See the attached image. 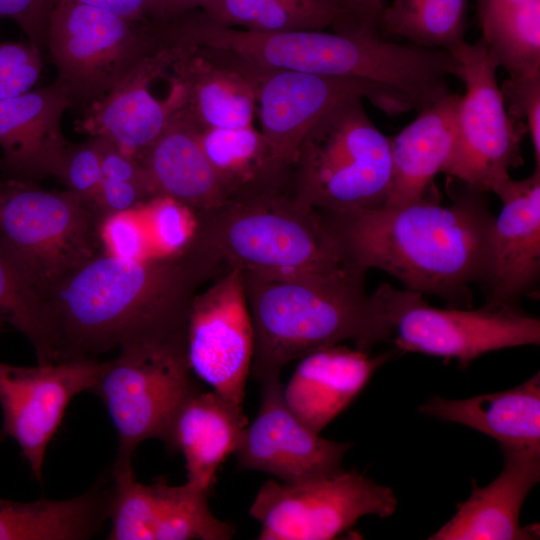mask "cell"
Masks as SVG:
<instances>
[{
    "label": "cell",
    "mask_w": 540,
    "mask_h": 540,
    "mask_svg": "<svg viewBox=\"0 0 540 540\" xmlns=\"http://www.w3.org/2000/svg\"><path fill=\"white\" fill-rule=\"evenodd\" d=\"M261 385L259 410L234 453L238 467L269 473L287 484L342 471L352 444L322 438L302 423L284 402L279 378Z\"/></svg>",
    "instance_id": "obj_17"
},
{
    "label": "cell",
    "mask_w": 540,
    "mask_h": 540,
    "mask_svg": "<svg viewBox=\"0 0 540 540\" xmlns=\"http://www.w3.org/2000/svg\"><path fill=\"white\" fill-rule=\"evenodd\" d=\"M509 115L529 133L536 167H540V72L509 77L500 87Z\"/></svg>",
    "instance_id": "obj_36"
},
{
    "label": "cell",
    "mask_w": 540,
    "mask_h": 540,
    "mask_svg": "<svg viewBox=\"0 0 540 540\" xmlns=\"http://www.w3.org/2000/svg\"><path fill=\"white\" fill-rule=\"evenodd\" d=\"M387 0H334L349 17L352 24L373 35L379 36V22Z\"/></svg>",
    "instance_id": "obj_38"
},
{
    "label": "cell",
    "mask_w": 540,
    "mask_h": 540,
    "mask_svg": "<svg viewBox=\"0 0 540 540\" xmlns=\"http://www.w3.org/2000/svg\"><path fill=\"white\" fill-rule=\"evenodd\" d=\"M482 194L467 187L448 205L423 197L399 207L323 214L356 267L380 269L407 290L469 307V286L484 283L490 264L494 217Z\"/></svg>",
    "instance_id": "obj_2"
},
{
    "label": "cell",
    "mask_w": 540,
    "mask_h": 540,
    "mask_svg": "<svg viewBox=\"0 0 540 540\" xmlns=\"http://www.w3.org/2000/svg\"><path fill=\"white\" fill-rule=\"evenodd\" d=\"M359 96L328 110L302 140L292 167V193L326 214L385 206L392 181L390 138Z\"/></svg>",
    "instance_id": "obj_6"
},
{
    "label": "cell",
    "mask_w": 540,
    "mask_h": 540,
    "mask_svg": "<svg viewBox=\"0 0 540 540\" xmlns=\"http://www.w3.org/2000/svg\"><path fill=\"white\" fill-rule=\"evenodd\" d=\"M201 11L220 26L261 33L357 30L334 0H211Z\"/></svg>",
    "instance_id": "obj_30"
},
{
    "label": "cell",
    "mask_w": 540,
    "mask_h": 540,
    "mask_svg": "<svg viewBox=\"0 0 540 540\" xmlns=\"http://www.w3.org/2000/svg\"><path fill=\"white\" fill-rule=\"evenodd\" d=\"M102 214L66 189L0 175V237L48 295L101 252Z\"/></svg>",
    "instance_id": "obj_9"
},
{
    "label": "cell",
    "mask_w": 540,
    "mask_h": 540,
    "mask_svg": "<svg viewBox=\"0 0 540 540\" xmlns=\"http://www.w3.org/2000/svg\"><path fill=\"white\" fill-rule=\"evenodd\" d=\"M388 355L340 344L315 350L302 358L285 388L284 402L312 431L320 432L343 412L367 385Z\"/></svg>",
    "instance_id": "obj_23"
},
{
    "label": "cell",
    "mask_w": 540,
    "mask_h": 540,
    "mask_svg": "<svg viewBox=\"0 0 540 540\" xmlns=\"http://www.w3.org/2000/svg\"><path fill=\"white\" fill-rule=\"evenodd\" d=\"M61 3L90 5L132 20L149 19L148 0H55V5Z\"/></svg>",
    "instance_id": "obj_39"
},
{
    "label": "cell",
    "mask_w": 540,
    "mask_h": 540,
    "mask_svg": "<svg viewBox=\"0 0 540 540\" xmlns=\"http://www.w3.org/2000/svg\"><path fill=\"white\" fill-rule=\"evenodd\" d=\"M0 319H1V316H0Z\"/></svg>",
    "instance_id": "obj_41"
},
{
    "label": "cell",
    "mask_w": 540,
    "mask_h": 540,
    "mask_svg": "<svg viewBox=\"0 0 540 540\" xmlns=\"http://www.w3.org/2000/svg\"><path fill=\"white\" fill-rule=\"evenodd\" d=\"M365 275L272 278L243 272L254 331L250 374L261 384L315 350L353 341L368 351L390 341L383 312L365 292Z\"/></svg>",
    "instance_id": "obj_3"
},
{
    "label": "cell",
    "mask_w": 540,
    "mask_h": 540,
    "mask_svg": "<svg viewBox=\"0 0 540 540\" xmlns=\"http://www.w3.org/2000/svg\"><path fill=\"white\" fill-rule=\"evenodd\" d=\"M0 316L30 341L38 363L56 362L48 295L1 237Z\"/></svg>",
    "instance_id": "obj_32"
},
{
    "label": "cell",
    "mask_w": 540,
    "mask_h": 540,
    "mask_svg": "<svg viewBox=\"0 0 540 540\" xmlns=\"http://www.w3.org/2000/svg\"><path fill=\"white\" fill-rule=\"evenodd\" d=\"M42 54L30 41L0 40V100L32 89L41 76Z\"/></svg>",
    "instance_id": "obj_35"
},
{
    "label": "cell",
    "mask_w": 540,
    "mask_h": 540,
    "mask_svg": "<svg viewBox=\"0 0 540 540\" xmlns=\"http://www.w3.org/2000/svg\"><path fill=\"white\" fill-rule=\"evenodd\" d=\"M504 465L487 486L472 481L469 498L428 539L522 540L539 536V525L521 526L524 500L540 479V450L501 449Z\"/></svg>",
    "instance_id": "obj_22"
},
{
    "label": "cell",
    "mask_w": 540,
    "mask_h": 540,
    "mask_svg": "<svg viewBox=\"0 0 540 540\" xmlns=\"http://www.w3.org/2000/svg\"><path fill=\"white\" fill-rule=\"evenodd\" d=\"M199 130L181 106L137 159L154 197L174 199L196 214L212 211L229 201L201 147Z\"/></svg>",
    "instance_id": "obj_24"
},
{
    "label": "cell",
    "mask_w": 540,
    "mask_h": 540,
    "mask_svg": "<svg viewBox=\"0 0 540 540\" xmlns=\"http://www.w3.org/2000/svg\"><path fill=\"white\" fill-rule=\"evenodd\" d=\"M105 362L82 358L37 366L0 361L1 438H13L40 481L48 443L77 394L92 391Z\"/></svg>",
    "instance_id": "obj_15"
},
{
    "label": "cell",
    "mask_w": 540,
    "mask_h": 540,
    "mask_svg": "<svg viewBox=\"0 0 540 540\" xmlns=\"http://www.w3.org/2000/svg\"><path fill=\"white\" fill-rule=\"evenodd\" d=\"M55 0H0V21L11 19L42 53L47 49V29Z\"/></svg>",
    "instance_id": "obj_37"
},
{
    "label": "cell",
    "mask_w": 540,
    "mask_h": 540,
    "mask_svg": "<svg viewBox=\"0 0 540 540\" xmlns=\"http://www.w3.org/2000/svg\"><path fill=\"white\" fill-rule=\"evenodd\" d=\"M201 147L229 201L270 192H292V170L273 157L253 125L199 130Z\"/></svg>",
    "instance_id": "obj_28"
},
{
    "label": "cell",
    "mask_w": 540,
    "mask_h": 540,
    "mask_svg": "<svg viewBox=\"0 0 540 540\" xmlns=\"http://www.w3.org/2000/svg\"><path fill=\"white\" fill-rule=\"evenodd\" d=\"M469 0H392L379 29L409 44L454 53L465 42Z\"/></svg>",
    "instance_id": "obj_33"
},
{
    "label": "cell",
    "mask_w": 540,
    "mask_h": 540,
    "mask_svg": "<svg viewBox=\"0 0 540 540\" xmlns=\"http://www.w3.org/2000/svg\"><path fill=\"white\" fill-rule=\"evenodd\" d=\"M110 485L98 482L86 493L64 500L23 503L0 498V540L91 538L108 518Z\"/></svg>",
    "instance_id": "obj_29"
},
{
    "label": "cell",
    "mask_w": 540,
    "mask_h": 540,
    "mask_svg": "<svg viewBox=\"0 0 540 540\" xmlns=\"http://www.w3.org/2000/svg\"><path fill=\"white\" fill-rule=\"evenodd\" d=\"M453 55L466 92L458 105L454 151L443 173L485 193L523 163L520 144L526 129L507 111L496 79L498 66L483 39L464 42Z\"/></svg>",
    "instance_id": "obj_12"
},
{
    "label": "cell",
    "mask_w": 540,
    "mask_h": 540,
    "mask_svg": "<svg viewBox=\"0 0 540 540\" xmlns=\"http://www.w3.org/2000/svg\"><path fill=\"white\" fill-rule=\"evenodd\" d=\"M180 29L188 43L223 48L258 65L363 78L392 87L411 101L425 93L433 75L428 49L387 42L360 30L253 32L215 24L201 10L184 14Z\"/></svg>",
    "instance_id": "obj_4"
},
{
    "label": "cell",
    "mask_w": 540,
    "mask_h": 540,
    "mask_svg": "<svg viewBox=\"0 0 540 540\" xmlns=\"http://www.w3.org/2000/svg\"><path fill=\"white\" fill-rule=\"evenodd\" d=\"M167 21L132 20L85 4H56L47 49L54 80L83 111L145 58L174 45Z\"/></svg>",
    "instance_id": "obj_7"
},
{
    "label": "cell",
    "mask_w": 540,
    "mask_h": 540,
    "mask_svg": "<svg viewBox=\"0 0 540 540\" xmlns=\"http://www.w3.org/2000/svg\"><path fill=\"white\" fill-rule=\"evenodd\" d=\"M393 490L357 471L342 470L311 481L265 482L250 507L261 525L260 540H329L365 515L386 518L395 512Z\"/></svg>",
    "instance_id": "obj_13"
},
{
    "label": "cell",
    "mask_w": 540,
    "mask_h": 540,
    "mask_svg": "<svg viewBox=\"0 0 540 540\" xmlns=\"http://www.w3.org/2000/svg\"><path fill=\"white\" fill-rule=\"evenodd\" d=\"M197 215L202 242L228 268L272 278L363 271L348 260L324 214L291 192L231 200Z\"/></svg>",
    "instance_id": "obj_5"
},
{
    "label": "cell",
    "mask_w": 540,
    "mask_h": 540,
    "mask_svg": "<svg viewBox=\"0 0 540 540\" xmlns=\"http://www.w3.org/2000/svg\"><path fill=\"white\" fill-rule=\"evenodd\" d=\"M174 0H148V17L155 21H165Z\"/></svg>",
    "instance_id": "obj_40"
},
{
    "label": "cell",
    "mask_w": 540,
    "mask_h": 540,
    "mask_svg": "<svg viewBox=\"0 0 540 540\" xmlns=\"http://www.w3.org/2000/svg\"><path fill=\"white\" fill-rule=\"evenodd\" d=\"M190 368L186 338L125 344L105 361L94 385L118 436L114 465L132 464L140 443L156 438L168 443L181 405L200 389Z\"/></svg>",
    "instance_id": "obj_8"
},
{
    "label": "cell",
    "mask_w": 540,
    "mask_h": 540,
    "mask_svg": "<svg viewBox=\"0 0 540 540\" xmlns=\"http://www.w3.org/2000/svg\"><path fill=\"white\" fill-rule=\"evenodd\" d=\"M419 412L477 430L501 449L540 450V374L501 392L460 400L435 396Z\"/></svg>",
    "instance_id": "obj_27"
},
{
    "label": "cell",
    "mask_w": 540,
    "mask_h": 540,
    "mask_svg": "<svg viewBox=\"0 0 540 540\" xmlns=\"http://www.w3.org/2000/svg\"><path fill=\"white\" fill-rule=\"evenodd\" d=\"M72 104L54 81L0 100V175L37 182L58 177L65 151L61 120Z\"/></svg>",
    "instance_id": "obj_20"
},
{
    "label": "cell",
    "mask_w": 540,
    "mask_h": 540,
    "mask_svg": "<svg viewBox=\"0 0 540 540\" xmlns=\"http://www.w3.org/2000/svg\"><path fill=\"white\" fill-rule=\"evenodd\" d=\"M58 178L65 183L68 190L98 209L97 201L102 183L99 138L90 137L80 144H70L64 153Z\"/></svg>",
    "instance_id": "obj_34"
},
{
    "label": "cell",
    "mask_w": 540,
    "mask_h": 540,
    "mask_svg": "<svg viewBox=\"0 0 540 540\" xmlns=\"http://www.w3.org/2000/svg\"><path fill=\"white\" fill-rule=\"evenodd\" d=\"M232 53L253 89L260 131L274 159L290 170L306 134L340 101L366 98L390 116L412 109L402 93L380 83L266 67Z\"/></svg>",
    "instance_id": "obj_11"
},
{
    "label": "cell",
    "mask_w": 540,
    "mask_h": 540,
    "mask_svg": "<svg viewBox=\"0 0 540 540\" xmlns=\"http://www.w3.org/2000/svg\"><path fill=\"white\" fill-rule=\"evenodd\" d=\"M166 75L182 88V109L199 129L252 125L254 92L232 52L179 42Z\"/></svg>",
    "instance_id": "obj_21"
},
{
    "label": "cell",
    "mask_w": 540,
    "mask_h": 540,
    "mask_svg": "<svg viewBox=\"0 0 540 540\" xmlns=\"http://www.w3.org/2000/svg\"><path fill=\"white\" fill-rule=\"evenodd\" d=\"M460 97L449 93L418 112L390 139L392 181L383 207H399L425 197L435 176L444 172L456 143Z\"/></svg>",
    "instance_id": "obj_26"
},
{
    "label": "cell",
    "mask_w": 540,
    "mask_h": 540,
    "mask_svg": "<svg viewBox=\"0 0 540 540\" xmlns=\"http://www.w3.org/2000/svg\"><path fill=\"white\" fill-rule=\"evenodd\" d=\"M226 270L200 237L172 255L98 253L49 295L56 362L94 358L136 341L186 338L198 288Z\"/></svg>",
    "instance_id": "obj_1"
},
{
    "label": "cell",
    "mask_w": 540,
    "mask_h": 540,
    "mask_svg": "<svg viewBox=\"0 0 540 540\" xmlns=\"http://www.w3.org/2000/svg\"><path fill=\"white\" fill-rule=\"evenodd\" d=\"M178 43L145 58L106 95L84 110L77 121L79 132L101 137L124 154L138 159L159 137L174 113L184 103L182 88L170 83L163 100L155 98L150 86L165 76L177 52Z\"/></svg>",
    "instance_id": "obj_18"
},
{
    "label": "cell",
    "mask_w": 540,
    "mask_h": 540,
    "mask_svg": "<svg viewBox=\"0 0 540 540\" xmlns=\"http://www.w3.org/2000/svg\"><path fill=\"white\" fill-rule=\"evenodd\" d=\"M492 191L502 208L494 218L488 301L515 304L534 290L540 273V167L522 180L511 177Z\"/></svg>",
    "instance_id": "obj_19"
},
{
    "label": "cell",
    "mask_w": 540,
    "mask_h": 540,
    "mask_svg": "<svg viewBox=\"0 0 540 540\" xmlns=\"http://www.w3.org/2000/svg\"><path fill=\"white\" fill-rule=\"evenodd\" d=\"M482 39L510 77L540 72V0H478Z\"/></svg>",
    "instance_id": "obj_31"
},
{
    "label": "cell",
    "mask_w": 540,
    "mask_h": 540,
    "mask_svg": "<svg viewBox=\"0 0 540 540\" xmlns=\"http://www.w3.org/2000/svg\"><path fill=\"white\" fill-rule=\"evenodd\" d=\"M248 421L242 406L215 391L190 395L173 420L168 443L185 459L187 483L211 493L220 465L239 446Z\"/></svg>",
    "instance_id": "obj_25"
},
{
    "label": "cell",
    "mask_w": 540,
    "mask_h": 540,
    "mask_svg": "<svg viewBox=\"0 0 540 540\" xmlns=\"http://www.w3.org/2000/svg\"><path fill=\"white\" fill-rule=\"evenodd\" d=\"M110 487L109 540H227L234 525L216 518L210 493L187 482L169 485L164 477L137 482L132 464L114 465Z\"/></svg>",
    "instance_id": "obj_16"
},
{
    "label": "cell",
    "mask_w": 540,
    "mask_h": 540,
    "mask_svg": "<svg viewBox=\"0 0 540 540\" xmlns=\"http://www.w3.org/2000/svg\"><path fill=\"white\" fill-rule=\"evenodd\" d=\"M254 350L243 271L231 267L194 297L188 315L190 368L213 391L242 406Z\"/></svg>",
    "instance_id": "obj_14"
},
{
    "label": "cell",
    "mask_w": 540,
    "mask_h": 540,
    "mask_svg": "<svg viewBox=\"0 0 540 540\" xmlns=\"http://www.w3.org/2000/svg\"><path fill=\"white\" fill-rule=\"evenodd\" d=\"M372 296L398 349L454 358L463 368L491 351L540 343L539 319L515 304L488 301L477 309H442L430 306L419 292L387 283Z\"/></svg>",
    "instance_id": "obj_10"
}]
</instances>
